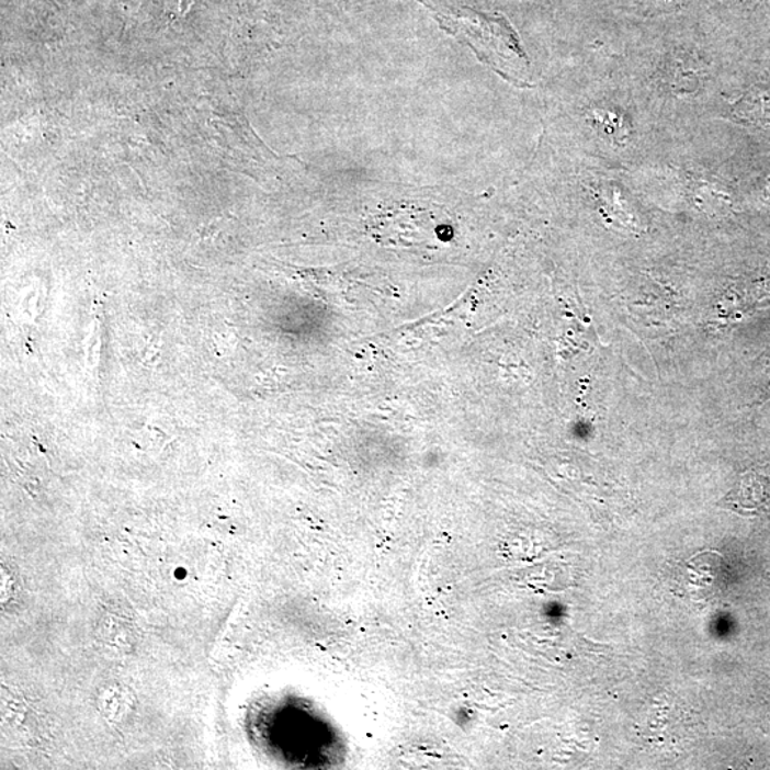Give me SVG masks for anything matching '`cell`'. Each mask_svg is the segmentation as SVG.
I'll use <instances>...</instances> for the list:
<instances>
[{"instance_id":"cell-1","label":"cell","mask_w":770,"mask_h":770,"mask_svg":"<svg viewBox=\"0 0 770 770\" xmlns=\"http://www.w3.org/2000/svg\"><path fill=\"white\" fill-rule=\"evenodd\" d=\"M442 31L469 46L483 64L507 82L528 88L530 60L520 36L502 14H489L467 7L463 0H421Z\"/></svg>"},{"instance_id":"cell-2","label":"cell","mask_w":770,"mask_h":770,"mask_svg":"<svg viewBox=\"0 0 770 770\" xmlns=\"http://www.w3.org/2000/svg\"><path fill=\"white\" fill-rule=\"evenodd\" d=\"M732 114L741 122L770 126V97L760 90H750L732 104Z\"/></svg>"},{"instance_id":"cell-3","label":"cell","mask_w":770,"mask_h":770,"mask_svg":"<svg viewBox=\"0 0 770 770\" xmlns=\"http://www.w3.org/2000/svg\"><path fill=\"white\" fill-rule=\"evenodd\" d=\"M591 118H593V125L599 131H603V135L612 137L613 140L624 141L630 135V126H627L625 118L615 112L608 111V109H597L591 113Z\"/></svg>"},{"instance_id":"cell-4","label":"cell","mask_w":770,"mask_h":770,"mask_svg":"<svg viewBox=\"0 0 770 770\" xmlns=\"http://www.w3.org/2000/svg\"><path fill=\"white\" fill-rule=\"evenodd\" d=\"M699 78L697 69L684 61H677L673 70L670 69V84L683 93L693 92L698 88Z\"/></svg>"}]
</instances>
